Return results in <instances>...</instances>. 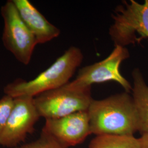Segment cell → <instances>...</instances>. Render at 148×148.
<instances>
[{
  "label": "cell",
  "instance_id": "8992f818",
  "mask_svg": "<svg viewBox=\"0 0 148 148\" xmlns=\"http://www.w3.org/2000/svg\"><path fill=\"white\" fill-rule=\"evenodd\" d=\"M129 55L125 47L115 46L107 58L80 69L76 78L68 84L75 88L82 89L91 87L93 84L113 81L119 84L129 93L132 87L120 71L121 64L129 57Z\"/></svg>",
  "mask_w": 148,
  "mask_h": 148
},
{
  "label": "cell",
  "instance_id": "7a4b0ae2",
  "mask_svg": "<svg viewBox=\"0 0 148 148\" xmlns=\"http://www.w3.org/2000/svg\"><path fill=\"white\" fill-rule=\"evenodd\" d=\"M82 59L81 50L72 46L35 79L29 81L21 79L14 80L5 85L3 92L13 98L21 96L34 98L45 92L59 88L69 82Z\"/></svg>",
  "mask_w": 148,
  "mask_h": 148
},
{
  "label": "cell",
  "instance_id": "5b68a950",
  "mask_svg": "<svg viewBox=\"0 0 148 148\" xmlns=\"http://www.w3.org/2000/svg\"><path fill=\"white\" fill-rule=\"evenodd\" d=\"M1 14L3 21L2 40L4 47L19 62L28 65L37 45L35 37L21 19L12 0L1 7Z\"/></svg>",
  "mask_w": 148,
  "mask_h": 148
},
{
  "label": "cell",
  "instance_id": "30bf717a",
  "mask_svg": "<svg viewBox=\"0 0 148 148\" xmlns=\"http://www.w3.org/2000/svg\"><path fill=\"white\" fill-rule=\"evenodd\" d=\"M132 98L137 112L139 130L142 135L148 133V86L138 68L132 72Z\"/></svg>",
  "mask_w": 148,
  "mask_h": 148
},
{
  "label": "cell",
  "instance_id": "277c9868",
  "mask_svg": "<svg viewBox=\"0 0 148 148\" xmlns=\"http://www.w3.org/2000/svg\"><path fill=\"white\" fill-rule=\"evenodd\" d=\"M110 35L115 46L125 47L138 42L137 35L148 39V0L141 3L123 1L112 14Z\"/></svg>",
  "mask_w": 148,
  "mask_h": 148
},
{
  "label": "cell",
  "instance_id": "5bb4252c",
  "mask_svg": "<svg viewBox=\"0 0 148 148\" xmlns=\"http://www.w3.org/2000/svg\"><path fill=\"white\" fill-rule=\"evenodd\" d=\"M139 139L142 148H148V133L142 134Z\"/></svg>",
  "mask_w": 148,
  "mask_h": 148
},
{
  "label": "cell",
  "instance_id": "7c38bea8",
  "mask_svg": "<svg viewBox=\"0 0 148 148\" xmlns=\"http://www.w3.org/2000/svg\"><path fill=\"white\" fill-rule=\"evenodd\" d=\"M15 148H69L61 143L51 134L43 129L37 139L30 143L23 144Z\"/></svg>",
  "mask_w": 148,
  "mask_h": 148
},
{
  "label": "cell",
  "instance_id": "9c48e42d",
  "mask_svg": "<svg viewBox=\"0 0 148 148\" xmlns=\"http://www.w3.org/2000/svg\"><path fill=\"white\" fill-rule=\"evenodd\" d=\"M21 19L35 37L37 44L47 42L58 37L60 31L47 21L29 0H12Z\"/></svg>",
  "mask_w": 148,
  "mask_h": 148
},
{
  "label": "cell",
  "instance_id": "3957f363",
  "mask_svg": "<svg viewBox=\"0 0 148 148\" xmlns=\"http://www.w3.org/2000/svg\"><path fill=\"white\" fill-rule=\"evenodd\" d=\"M93 99L90 87L79 89L68 84L34 98L41 117L55 119L79 111H87Z\"/></svg>",
  "mask_w": 148,
  "mask_h": 148
},
{
  "label": "cell",
  "instance_id": "6da1fadb",
  "mask_svg": "<svg viewBox=\"0 0 148 148\" xmlns=\"http://www.w3.org/2000/svg\"><path fill=\"white\" fill-rule=\"evenodd\" d=\"M91 133L95 136H133L139 130L137 112L128 93L93 99L87 110Z\"/></svg>",
  "mask_w": 148,
  "mask_h": 148
},
{
  "label": "cell",
  "instance_id": "ba28073f",
  "mask_svg": "<svg viewBox=\"0 0 148 148\" xmlns=\"http://www.w3.org/2000/svg\"><path fill=\"white\" fill-rule=\"evenodd\" d=\"M42 129L68 147L79 144L91 134L87 111L55 119H46Z\"/></svg>",
  "mask_w": 148,
  "mask_h": 148
},
{
  "label": "cell",
  "instance_id": "8fae6325",
  "mask_svg": "<svg viewBox=\"0 0 148 148\" xmlns=\"http://www.w3.org/2000/svg\"><path fill=\"white\" fill-rule=\"evenodd\" d=\"M88 148H142L139 138L134 136H96Z\"/></svg>",
  "mask_w": 148,
  "mask_h": 148
},
{
  "label": "cell",
  "instance_id": "4fadbf2b",
  "mask_svg": "<svg viewBox=\"0 0 148 148\" xmlns=\"http://www.w3.org/2000/svg\"><path fill=\"white\" fill-rule=\"evenodd\" d=\"M14 98L5 95L0 98V136L3 132L13 105Z\"/></svg>",
  "mask_w": 148,
  "mask_h": 148
},
{
  "label": "cell",
  "instance_id": "52a82bcc",
  "mask_svg": "<svg viewBox=\"0 0 148 148\" xmlns=\"http://www.w3.org/2000/svg\"><path fill=\"white\" fill-rule=\"evenodd\" d=\"M40 117L34 98H14L5 128L0 136V145L8 148L21 145L29 134L34 132L35 126Z\"/></svg>",
  "mask_w": 148,
  "mask_h": 148
}]
</instances>
